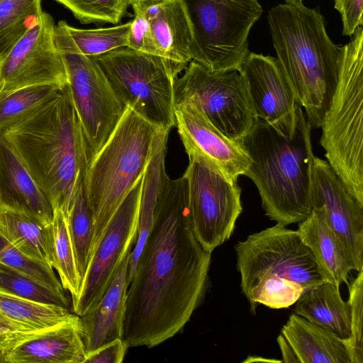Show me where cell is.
Here are the masks:
<instances>
[{
	"instance_id": "6da1fadb",
	"label": "cell",
	"mask_w": 363,
	"mask_h": 363,
	"mask_svg": "<svg viewBox=\"0 0 363 363\" xmlns=\"http://www.w3.org/2000/svg\"><path fill=\"white\" fill-rule=\"evenodd\" d=\"M211 259L192 229L186 178L167 174L128 288L123 339L129 347H155L184 328L204 295Z\"/></svg>"
},
{
	"instance_id": "7a4b0ae2",
	"label": "cell",
	"mask_w": 363,
	"mask_h": 363,
	"mask_svg": "<svg viewBox=\"0 0 363 363\" xmlns=\"http://www.w3.org/2000/svg\"><path fill=\"white\" fill-rule=\"evenodd\" d=\"M0 134L19 154L52 210L60 209L67 217L89 163L69 85Z\"/></svg>"
},
{
	"instance_id": "3957f363",
	"label": "cell",
	"mask_w": 363,
	"mask_h": 363,
	"mask_svg": "<svg viewBox=\"0 0 363 363\" xmlns=\"http://www.w3.org/2000/svg\"><path fill=\"white\" fill-rule=\"evenodd\" d=\"M267 21L277 59L312 128H320L337 82L343 46L326 32L318 9L302 1L272 7Z\"/></svg>"
},
{
	"instance_id": "277c9868",
	"label": "cell",
	"mask_w": 363,
	"mask_h": 363,
	"mask_svg": "<svg viewBox=\"0 0 363 363\" xmlns=\"http://www.w3.org/2000/svg\"><path fill=\"white\" fill-rule=\"evenodd\" d=\"M312 128L300 106L290 138L257 118L241 140L250 159L245 175L257 186L265 215L286 226L306 219L313 210Z\"/></svg>"
},
{
	"instance_id": "5b68a950",
	"label": "cell",
	"mask_w": 363,
	"mask_h": 363,
	"mask_svg": "<svg viewBox=\"0 0 363 363\" xmlns=\"http://www.w3.org/2000/svg\"><path fill=\"white\" fill-rule=\"evenodd\" d=\"M158 129L125 106L110 136L89 163L84 185L93 220L89 257L121 203L143 177Z\"/></svg>"
},
{
	"instance_id": "8992f818",
	"label": "cell",
	"mask_w": 363,
	"mask_h": 363,
	"mask_svg": "<svg viewBox=\"0 0 363 363\" xmlns=\"http://www.w3.org/2000/svg\"><path fill=\"white\" fill-rule=\"evenodd\" d=\"M320 144L327 162L363 204V29L343 45L337 82L323 116Z\"/></svg>"
},
{
	"instance_id": "52a82bcc",
	"label": "cell",
	"mask_w": 363,
	"mask_h": 363,
	"mask_svg": "<svg viewBox=\"0 0 363 363\" xmlns=\"http://www.w3.org/2000/svg\"><path fill=\"white\" fill-rule=\"evenodd\" d=\"M179 1L191 32L192 60L213 72L240 71L250 53V31L262 13L258 1Z\"/></svg>"
},
{
	"instance_id": "ba28073f",
	"label": "cell",
	"mask_w": 363,
	"mask_h": 363,
	"mask_svg": "<svg viewBox=\"0 0 363 363\" xmlns=\"http://www.w3.org/2000/svg\"><path fill=\"white\" fill-rule=\"evenodd\" d=\"M121 104L159 128L175 125L176 79L158 56L128 47L93 57Z\"/></svg>"
},
{
	"instance_id": "9c48e42d",
	"label": "cell",
	"mask_w": 363,
	"mask_h": 363,
	"mask_svg": "<svg viewBox=\"0 0 363 363\" xmlns=\"http://www.w3.org/2000/svg\"><path fill=\"white\" fill-rule=\"evenodd\" d=\"M67 24L60 21L55 26L54 38L66 65L68 85L90 162L115 128L125 107L95 60L79 50Z\"/></svg>"
},
{
	"instance_id": "30bf717a",
	"label": "cell",
	"mask_w": 363,
	"mask_h": 363,
	"mask_svg": "<svg viewBox=\"0 0 363 363\" xmlns=\"http://www.w3.org/2000/svg\"><path fill=\"white\" fill-rule=\"evenodd\" d=\"M234 248L246 298L262 278L272 274L294 281L303 289L325 281L297 231L281 224L250 235Z\"/></svg>"
},
{
	"instance_id": "8fae6325",
	"label": "cell",
	"mask_w": 363,
	"mask_h": 363,
	"mask_svg": "<svg viewBox=\"0 0 363 363\" xmlns=\"http://www.w3.org/2000/svg\"><path fill=\"white\" fill-rule=\"evenodd\" d=\"M174 103L190 100L229 139L241 141L255 120L243 77L238 70L213 72L191 60L174 82Z\"/></svg>"
},
{
	"instance_id": "7c38bea8",
	"label": "cell",
	"mask_w": 363,
	"mask_h": 363,
	"mask_svg": "<svg viewBox=\"0 0 363 363\" xmlns=\"http://www.w3.org/2000/svg\"><path fill=\"white\" fill-rule=\"evenodd\" d=\"M183 174L188 191L189 211L194 233L209 252L230 239L242 211L241 189L203 159L188 155Z\"/></svg>"
},
{
	"instance_id": "4fadbf2b",
	"label": "cell",
	"mask_w": 363,
	"mask_h": 363,
	"mask_svg": "<svg viewBox=\"0 0 363 363\" xmlns=\"http://www.w3.org/2000/svg\"><path fill=\"white\" fill-rule=\"evenodd\" d=\"M143 177L121 203L91 254L72 311L83 315L101 299L123 259L132 250L138 234L139 203Z\"/></svg>"
},
{
	"instance_id": "5bb4252c",
	"label": "cell",
	"mask_w": 363,
	"mask_h": 363,
	"mask_svg": "<svg viewBox=\"0 0 363 363\" xmlns=\"http://www.w3.org/2000/svg\"><path fill=\"white\" fill-rule=\"evenodd\" d=\"M52 17L43 11L38 23L1 62L0 93L43 84L65 86L69 77L57 48Z\"/></svg>"
},
{
	"instance_id": "9a60e30c",
	"label": "cell",
	"mask_w": 363,
	"mask_h": 363,
	"mask_svg": "<svg viewBox=\"0 0 363 363\" xmlns=\"http://www.w3.org/2000/svg\"><path fill=\"white\" fill-rule=\"evenodd\" d=\"M313 208H320L340 239L351 270L363 269V204L347 190L326 160L314 157Z\"/></svg>"
},
{
	"instance_id": "2e32d148",
	"label": "cell",
	"mask_w": 363,
	"mask_h": 363,
	"mask_svg": "<svg viewBox=\"0 0 363 363\" xmlns=\"http://www.w3.org/2000/svg\"><path fill=\"white\" fill-rule=\"evenodd\" d=\"M240 72L256 118L284 137H291L298 105L277 59L250 52Z\"/></svg>"
},
{
	"instance_id": "e0dca14e",
	"label": "cell",
	"mask_w": 363,
	"mask_h": 363,
	"mask_svg": "<svg viewBox=\"0 0 363 363\" xmlns=\"http://www.w3.org/2000/svg\"><path fill=\"white\" fill-rule=\"evenodd\" d=\"M86 351L80 317L55 325L0 334V362L84 363Z\"/></svg>"
},
{
	"instance_id": "ac0fdd59",
	"label": "cell",
	"mask_w": 363,
	"mask_h": 363,
	"mask_svg": "<svg viewBox=\"0 0 363 363\" xmlns=\"http://www.w3.org/2000/svg\"><path fill=\"white\" fill-rule=\"evenodd\" d=\"M175 125L187 155L203 159L230 182L245 175L250 159L241 141L227 138L194 101L175 104Z\"/></svg>"
},
{
	"instance_id": "d6986e66",
	"label": "cell",
	"mask_w": 363,
	"mask_h": 363,
	"mask_svg": "<svg viewBox=\"0 0 363 363\" xmlns=\"http://www.w3.org/2000/svg\"><path fill=\"white\" fill-rule=\"evenodd\" d=\"M147 24V54L160 57L174 77L192 60L191 32L179 0H128Z\"/></svg>"
},
{
	"instance_id": "ffe728a7",
	"label": "cell",
	"mask_w": 363,
	"mask_h": 363,
	"mask_svg": "<svg viewBox=\"0 0 363 363\" xmlns=\"http://www.w3.org/2000/svg\"><path fill=\"white\" fill-rule=\"evenodd\" d=\"M130 252L123 259L99 302L79 316L86 354L110 342L123 338Z\"/></svg>"
},
{
	"instance_id": "44dd1931",
	"label": "cell",
	"mask_w": 363,
	"mask_h": 363,
	"mask_svg": "<svg viewBox=\"0 0 363 363\" xmlns=\"http://www.w3.org/2000/svg\"><path fill=\"white\" fill-rule=\"evenodd\" d=\"M0 201L22 206L51 223L52 208L12 145L0 134Z\"/></svg>"
},
{
	"instance_id": "7402d4cb",
	"label": "cell",
	"mask_w": 363,
	"mask_h": 363,
	"mask_svg": "<svg viewBox=\"0 0 363 363\" xmlns=\"http://www.w3.org/2000/svg\"><path fill=\"white\" fill-rule=\"evenodd\" d=\"M296 231L313 254L324 281L339 288L343 283L347 284L351 269L347 256L323 211L313 208L311 214L298 223Z\"/></svg>"
},
{
	"instance_id": "603a6c76",
	"label": "cell",
	"mask_w": 363,
	"mask_h": 363,
	"mask_svg": "<svg viewBox=\"0 0 363 363\" xmlns=\"http://www.w3.org/2000/svg\"><path fill=\"white\" fill-rule=\"evenodd\" d=\"M0 238L30 257L52 266L51 223L29 210L0 201Z\"/></svg>"
},
{
	"instance_id": "cb8c5ba5",
	"label": "cell",
	"mask_w": 363,
	"mask_h": 363,
	"mask_svg": "<svg viewBox=\"0 0 363 363\" xmlns=\"http://www.w3.org/2000/svg\"><path fill=\"white\" fill-rule=\"evenodd\" d=\"M281 332L298 362L351 363L345 340L294 313Z\"/></svg>"
},
{
	"instance_id": "d4e9b609",
	"label": "cell",
	"mask_w": 363,
	"mask_h": 363,
	"mask_svg": "<svg viewBox=\"0 0 363 363\" xmlns=\"http://www.w3.org/2000/svg\"><path fill=\"white\" fill-rule=\"evenodd\" d=\"M169 130L160 128L155 137L150 162L143 176L139 203L138 234L131 250L128 267V282L132 280L136 265L152 228L155 207L162 184L167 175L165 156Z\"/></svg>"
},
{
	"instance_id": "484cf974",
	"label": "cell",
	"mask_w": 363,
	"mask_h": 363,
	"mask_svg": "<svg viewBox=\"0 0 363 363\" xmlns=\"http://www.w3.org/2000/svg\"><path fill=\"white\" fill-rule=\"evenodd\" d=\"M294 305V313L342 340L350 337V306L335 284L323 281L303 289Z\"/></svg>"
},
{
	"instance_id": "4316f807",
	"label": "cell",
	"mask_w": 363,
	"mask_h": 363,
	"mask_svg": "<svg viewBox=\"0 0 363 363\" xmlns=\"http://www.w3.org/2000/svg\"><path fill=\"white\" fill-rule=\"evenodd\" d=\"M0 313L28 330L55 325L73 314L67 308L34 301L1 290Z\"/></svg>"
},
{
	"instance_id": "83f0119b",
	"label": "cell",
	"mask_w": 363,
	"mask_h": 363,
	"mask_svg": "<svg viewBox=\"0 0 363 363\" xmlns=\"http://www.w3.org/2000/svg\"><path fill=\"white\" fill-rule=\"evenodd\" d=\"M42 0H3L0 2V62L38 21Z\"/></svg>"
},
{
	"instance_id": "f1b7e54d",
	"label": "cell",
	"mask_w": 363,
	"mask_h": 363,
	"mask_svg": "<svg viewBox=\"0 0 363 363\" xmlns=\"http://www.w3.org/2000/svg\"><path fill=\"white\" fill-rule=\"evenodd\" d=\"M51 228L52 266L57 271L63 289L68 291L73 298L79 291L82 279L77 269L67 219L62 210L53 209Z\"/></svg>"
},
{
	"instance_id": "f546056e",
	"label": "cell",
	"mask_w": 363,
	"mask_h": 363,
	"mask_svg": "<svg viewBox=\"0 0 363 363\" xmlns=\"http://www.w3.org/2000/svg\"><path fill=\"white\" fill-rule=\"evenodd\" d=\"M64 87L43 84L0 93V131L50 101Z\"/></svg>"
},
{
	"instance_id": "4dcf8cb0",
	"label": "cell",
	"mask_w": 363,
	"mask_h": 363,
	"mask_svg": "<svg viewBox=\"0 0 363 363\" xmlns=\"http://www.w3.org/2000/svg\"><path fill=\"white\" fill-rule=\"evenodd\" d=\"M131 21L113 27L81 29L67 24V30L79 50L95 57L114 50L128 47Z\"/></svg>"
},
{
	"instance_id": "1f68e13d",
	"label": "cell",
	"mask_w": 363,
	"mask_h": 363,
	"mask_svg": "<svg viewBox=\"0 0 363 363\" xmlns=\"http://www.w3.org/2000/svg\"><path fill=\"white\" fill-rule=\"evenodd\" d=\"M67 219L77 269L82 279L88 264L93 236V220L87 203L84 181L79 188L73 207Z\"/></svg>"
},
{
	"instance_id": "d6a6232c",
	"label": "cell",
	"mask_w": 363,
	"mask_h": 363,
	"mask_svg": "<svg viewBox=\"0 0 363 363\" xmlns=\"http://www.w3.org/2000/svg\"><path fill=\"white\" fill-rule=\"evenodd\" d=\"M303 291L298 283L289 279L272 274L262 278L247 297L252 313L259 303L274 308H289L298 301Z\"/></svg>"
},
{
	"instance_id": "836d02e7",
	"label": "cell",
	"mask_w": 363,
	"mask_h": 363,
	"mask_svg": "<svg viewBox=\"0 0 363 363\" xmlns=\"http://www.w3.org/2000/svg\"><path fill=\"white\" fill-rule=\"evenodd\" d=\"M0 290L34 301L69 308L65 291H57L0 265Z\"/></svg>"
},
{
	"instance_id": "e575fe53",
	"label": "cell",
	"mask_w": 363,
	"mask_h": 363,
	"mask_svg": "<svg viewBox=\"0 0 363 363\" xmlns=\"http://www.w3.org/2000/svg\"><path fill=\"white\" fill-rule=\"evenodd\" d=\"M0 265L60 291H65L52 266L23 254L0 238Z\"/></svg>"
},
{
	"instance_id": "d590c367",
	"label": "cell",
	"mask_w": 363,
	"mask_h": 363,
	"mask_svg": "<svg viewBox=\"0 0 363 363\" xmlns=\"http://www.w3.org/2000/svg\"><path fill=\"white\" fill-rule=\"evenodd\" d=\"M83 24L116 25L126 14L128 0H55Z\"/></svg>"
},
{
	"instance_id": "8d00e7d4",
	"label": "cell",
	"mask_w": 363,
	"mask_h": 363,
	"mask_svg": "<svg viewBox=\"0 0 363 363\" xmlns=\"http://www.w3.org/2000/svg\"><path fill=\"white\" fill-rule=\"evenodd\" d=\"M348 304L350 311V337L345 340L351 363H363V269L350 283Z\"/></svg>"
},
{
	"instance_id": "74e56055",
	"label": "cell",
	"mask_w": 363,
	"mask_h": 363,
	"mask_svg": "<svg viewBox=\"0 0 363 363\" xmlns=\"http://www.w3.org/2000/svg\"><path fill=\"white\" fill-rule=\"evenodd\" d=\"M335 9L341 15L342 34L352 37L363 25V0H334Z\"/></svg>"
},
{
	"instance_id": "f35d334b",
	"label": "cell",
	"mask_w": 363,
	"mask_h": 363,
	"mask_svg": "<svg viewBox=\"0 0 363 363\" xmlns=\"http://www.w3.org/2000/svg\"><path fill=\"white\" fill-rule=\"evenodd\" d=\"M128 347L123 338L116 339L88 353L84 363H121Z\"/></svg>"
},
{
	"instance_id": "ab89813d",
	"label": "cell",
	"mask_w": 363,
	"mask_h": 363,
	"mask_svg": "<svg viewBox=\"0 0 363 363\" xmlns=\"http://www.w3.org/2000/svg\"><path fill=\"white\" fill-rule=\"evenodd\" d=\"M281 352L283 357V362H298V360L292 350L291 347L284 338L283 335H281L277 338Z\"/></svg>"
},
{
	"instance_id": "60d3db41",
	"label": "cell",
	"mask_w": 363,
	"mask_h": 363,
	"mask_svg": "<svg viewBox=\"0 0 363 363\" xmlns=\"http://www.w3.org/2000/svg\"><path fill=\"white\" fill-rule=\"evenodd\" d=\"M13 330H31L23 325L9 320L0 313V334Z\"/></svg>"
},
{
	"instance_id": "b9f144b4",
	"label": "cell",
	"mask_w": 363,
	"mask_h": 363,
	"mask_svg": "<svg viewBox=\"0 0 363 363\" xmlns=\"http://www.w3.org/2000/svg\"><path fill=\"white\" fill-rule=\"evenodd\" d=\"M285 2H298L302 1L303 0H284Z\"/></svg>"
},
{
	"instance_id": "7bdbcfd3",
	"label": "cell",
	"mask_w": 363,
	"mask_h": 363,
	"mask_svg": "<svg viewBox=\"0 0 363 363\" xmlns=\"http://www.w3.org/2000/svg\"><path fill=\"white\" fill-rule=\"evenodd\" d=\"M0 72H1V62H0Z\"/></svg>"
},
{
	"instance_id": "ee69618b",
	"label": "cell",
	"mask_w": 363,
	"mask_h": 363,
	"mask_svg": "<svg viewBox=\"0 0 363 363\" xmlns=\"http://www.w3.org/2000/svg\"><path fill=\"white\" fill-rule=\"evenodd\" d=\"M1 1H3V0H0V2H1Z\"/></svg>"
}]
</instances>
